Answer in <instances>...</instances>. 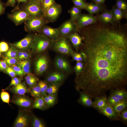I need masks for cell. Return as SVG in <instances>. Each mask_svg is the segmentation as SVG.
<instances>
[{"label": "cell", "instance_id": "6da1fadb", "mask_svg": "<svg viewBox=\"0 0 127 127\" xmlns=\"http://www.w3.org/2000/svg\"><path fill=\"white\" fill-rule=\"evenodd\" d=\"M79 49L83 58L82 72L75 87L92 98L109 90L126 89L127 83V34L125 25L99 22L81 29Z\"/></svg>", "mask_w": 127, "mask_h": 127}, {"label": "cell", "instance_id": "7a4b0ae2", "mask_svg": "<svg viewBox=\"0 0 127 127\" xmlns=\"http://www.w3.org/2000/svg\"><path fill=\"white\" fill-rule=\"evenodd\" d=\"M53 41L42 34L34 36L31 48L34 54H39L51 48Z\"/></svg>", "mask_w": 127, "mask_h": 127}, {"label": "cell", "instance_id": "3957f363", "mask_svg": "<svg viewBox=\"0 0 127 127\" xmlns=\"http://www.w3.org/2000/svg\"><path fill=\"white\" fill-rule=\"evenodd\" d=\"M51 48L56 52L63 55H70L74 51L66 37L60 36L53 41Z\"/></svg>", "mask_w": 127, "mask_h": 127}, {"label": "cell", "instance_id": "277c9868", "mask_svg": "<svg viewBox=\"0 0 127 127\" xmlns=\"http://www.w3.org/2000/svg\"><path fill=\"white\" fill-rule=\"evenodd\" d=\"M48 22L44 16H30L25 21V28L29 32H39Z\"/></svg>", "mask_w": 127, "mask_h": 127}, {"label": "cell", "instance_id": "5b68a950", "mask_svg": "<svg viewBox=\"0 0 127 127\" xmlns=\"http://www.w3.org/2000/svg\"><path fill=\"white\" fill-rule=\"evenodd\" d=\"M50 60L48 56L43 53L38 54L34 63L35 71L38 75L43 74L47 70L49 65Z\"/></svg>", "mask_w": 127, "mask_h": 127}, {"label": "cell", "instance_id": "8992f818", "mask_svg": "<svg viewBox=\"0 0 127 127\" xmlns=\"http://www.w3.org/2000/svg\"><path fill=\"white\" fill-rule=\"evenodd\" d=\"M29 109L20 110L14 122V127H28L30 124L31 118L32 114Z\"/></svg>", "mask_w": 127, "mask_h": 127}, {"label": "cell", "instance_id": "52a82bcc", "mask_svg": "<svg viewBox=\"0 0 127 127\" xmlns=\"http://www.w3.org/2000/svg\"><path fill=\"white\" fill-rule=\"evenodd\" d=\"M58 28L60 36L66 37L75 32H78L79 30L75 21L70 19L63 23Z\"/></svg>", "mask_w": 127, "mask_h": 127}, {"label": "cell", "instance_id": "ba28073f", "mask_svg": "<svg viewBox=\"0 0 127 127\" xmlns=\"http://www.w3.org/2000/svg\"><path fill=\"white\" fill-rule=\"evenodd\" d=\"M34 100L25 94L14 95L10 102L24 109H29L32 107Z\"/></svg>", "mask_w": 127, "mask_h": 127}, {"label": "cell", "instance_id": "9c48e42d", "mask_svg": "<svg viewBox=\"0 0 127 127\" xmlns=\"http://www.w3.org/2000/svg\"><path fill=\"white\" fill-rule=\"evenodd\" d=\"M67 75L64 72L56 69L49 73L46 76L45 81L48 83H56L61 86L66 79Z\"/></svg>", "mask_w": 127, "mask_h": 127}, {"label": "cell", "instance_id": "30bf717a", "mask_svg": "<svg viewBox=\"0 0 127 127\" xmlns=\"http://www.w3.org/2000/svg\"><path fill=\"white\" fill-rule=\"evenodd\" d=\"M54 64L56 69L62 71L67 75L71 74L72 72L70 63L67 59L63 56H56L54 59Z\"/></svg>", "mask_w": 127, "mask_h": 127}, {"label": "cell", "instance_id": "8fae6325", "mask_svg": "<svg viewBox=\"0 0 127 127\" xmlns=\"http://www.w3.org/2000/svg\"><path fill=\"white\" fill-rule=\"evenodd\" d=\"M61 11V5L55 3L43 12V16L48 22H52L57 19Z\"/></svg>", "mask_w": 127, "mask_h": 127}, {"label": "cell", "instance_id": "7c38bea8", "mask_svg": "<svg viewBox=\"0 0 127 127\" xmlns=\"http://www.w3.org/2000/svg\"><path fill=\"white\" fill-rule=\"evenodd\" d=\"M79 30L98 22L97 20L93 15L81 13L75 21Z\"/></svg>", "mask_w": 127, "mask_h": 127}, {"label": "cell", "instance_id": "4fadbf2b", "mask_svg": "<svg viewBox=\"0 0 127 127\" xmlns=\"http://www.w3.org/2000/svg\"><path fill=\"white\" fill-rule=\"evenodd\" d=\"M30 16H43V11L40 2L29 1L25 7V10Z\"/></svg>", "mask_w": 127, "mask_h": 127}, {"label": "cell", "instance_id": "5bb4252c", "mask_svg": "<svg viewBox=\"0 0 127 127\" xmlns=\"http://www.w3.org/2000/svg\"><path fill=\"white\" fill-rule=\"evenodd\" d=\"M98 22L105 25L117 24L112 14L111 10L105 9L100 14L95 16Z\"/></svg>", "mask_w": 127, "mask_h": 127}, {"label": "cell", "instance_id": "9a60e30c", "mask_svg": "<svg viewBox=\"0 0 127 127\" xmlns=\"http://www.w3.org/2000/svg\"><path fill=\"white\" fill-rule=\"evenodd\" d=\"M8 16L16 25H18L25 22L30 16L25 10H20L14 12Z\"/></svg>", "mask_w": 127, "mask_h": 127}, {"label": "cell", "instance_id": "2e32d148", "mask_svg": "<svg viewBox=\"0 0 127 127\" xmlns=\"http://www.w3.org/2000/svg\"><path fill=\"white\" fill-rule=\"evenodd\" d=\"M34 36L31 35H28L21 40L13 43L11 45L18 50H23L31 48Z\"/></svg>", "mask_w": 127, "mask_h": 127}, {"label": "cell", "instance_id": "e0dca14e", "mask_svg": "<svg viewBox=\"0 0 127 127\" xmlns=\"http://www.w3.org/2000/svg\"><path fill=\"white\" fill-rule=\"evenodd\" d=\"M39 32L52 41L57 40L60 37L58 28H54L45 25Z\"/></svg>", "mask_w": 127, "mask_h": 127}, {"label": "cell", "instance_id": "ac0fdd59", "mask_svg": "<svg viewBox=\"0 0 127 127\" xmlns=\"http://www.w3.org/2000/svg\"><path fill=\"white\" fill-rule=\"evenodd\" d=\"M2 90H8L14 95H23L29 93V89L24 82H21L16 86L2 89Z\"/></svg>", "mask_w": 127, "mask_h": 127}, {"label": "cell", "instance_id": "d6986e66", "mask_svg": "<svg viewBox=\"0 0 127 127\" xmlns=\"http://www.w3.org/2000/svg\"><path fill=\"white\" fill-rule=\"evenodd\" d=\"M98 111L111 120H121L119 117L114 110L112 106L108 103L105 107Z\"/></svg>", "mask_w": 127, "mask_h": 127}, {"label": "cell", "instance_id": "ffe728a7", "mask_svg": "<svg viewBox=\"0 0 127 127\" xmlns=\"http://www.w3.org/2000/svg\"><path fill=\"white\" fill-rule=\"evenodd\" d=\"M75 49L78 51L83 44V38L78 32H73L66 37Z\"/></svg>", "mask_w": 127, "mask_h": 127}, {"label": "cell", "instance_id": "44dd1931", "mask_svg": "<svg viewBox=\"0 0 127 127\" xmlns=\"http://www.w3.org/2000/svg\"><path fill=\"white\" fill-rule=\"evenodd\" d=\"M106 7L105 5L92 2L86 3L85 9L89 12V14L93 15L102 12L106 8Z\"/></svg>", "mask_w": 127, "mask_h": 127}, {"label": "cell", "instance_id": "7402d4cb", "mask_svg": "<svg viewBox=\"0 0 127 127\" xmlns=\"http://www.w3.org/2000/svg\"><path fill=\"white\" fill-rule=\"evenodd\" d=\"M111 10L116 24L120 25L121 20L123 18L127 19V12L118 8L115 6H113Z\"/></svg>", "mask_w": 127, "mask_h": 127}, {"label": "cell", "instance_id": "603a6c76", "mask_svg": "<svg viewBox=\"0 0 127 127\" xmlns=\"http://www.w3.org/2000/svg\"><path fill=\"white\" fill-rule=\"evenodd\" d=\"M80 95L77 102L82 105L87 107H92L93 102L92 98L88 95L81 91H78Z\"/></svg>", "mask_w": 127, "mask_h": 127}, {"label": "cell", "instance_id": "cb8c5ba5", "mask_svg": "<svg viewBox=\"0 0 127 127\" xmlns=\"http://www.w3.org/2000/svg\"><path fill=\"white\" fill-rule=\"evenodd\" d=\"M95 99L94 101L93 102L92 107L98 111L105 107L108 103L107 98L105 94Z\"/></svg>", "mask_w": 127, "mask_h": 127}, {"label": "cell", "instance_id": "d4e9b609", "mask_svg": "<svg viewBox=\"0 0 127 127\" xmlns=\"http://www.w3.org/2000/svg\"><path fill=\"white\" fill-rule=\"evenodd\" d=\"M32 107L42 110H45L49 108L43 96L35 99Z\"/></svg>", "mask_w": 127, "mask_h": 127}, {"label": "cell", "instance_id": "484cf974", "mask_svg": "<svg viewBox=\"0 0 127 127\" xmlns=\"http://www.w3.org/2000/svg\"><path fill=\"white\" fill-rule=\"evenodd\" d=\"M23 70L25 74H31V61L29 59L19 60L17 64Z\"/></svg>", "mask_w": 127, "mask_h": 127}, {"label": "cell", "instance_id": "4316f807", "mask_svg": "<svg viewBox=\"0 0 127 127\" xmlns=\"http://www.w3.org/2000/svg\"><path fill=\"white\" fill-rule=\"evenodd\" d=\"M111 94L121 100L127 99V91L126 89L119 88L111 91Z\"/></svg>", "mask_w": 127, "mask_h": 127}, {"label": "cell", "instance_id": "83f0119b", "mask_svg": "<svg viewBox=\"0 0 127 127\" xmlns=\"http://www.w3.org/2000/svg\"><path fill=\"white\" fill-rule=\"evenodd\" d=\"M25 79L29 89L35 86L39 80V79L32 74L27 75Z\"/></svg>", "mask_w": 127, "mask_h": 127}, {"label": "cell", "instance_id": "f1b7e54d", "mask_svg": "<svg viewBox=\"0 0 127 127\" xmlns=\"http://www.w3.org/2000/svg\"><path fill=\"white\" fill-rule=\"evenodd\" d=\"M30 125L32 127H45L46 126L45 124L41 119L33 114L31 118Z\"/></svg>", "mask_w": 127, "mask_h": 127}, {"label": "cell", "instance_id": "f546056e", "mask_svg": "<svg viewBox=\"0 0 127 127\" xmlns=\"http://www.w3.org/2000/svg\"><path fill=\"white\" fill-rule=\"evenodd\" d=\"M61 86L60 84L52 83H48V86L46 90L48 95L57 94L59 89Z\"/></svg>", "mask_w": 127, "mask_h": 127}, {"label": "cell", "instance_id": "4dcf8cb0", "mask_svg": "<svg viewBox=\"0 0 127 127\" xmlns=\"http://www.w3.org/2000/svg\"><path fill=\"white\" fill-rule=\"evenodd\" d=\"M68 12L70 15V19L75 21L82 13L81 9L74 6L68 10Z\"/></svg>", "mask_w": 127, "mask_h": 127}, {"label": "cell", "instance_id": "1f68e13d", "mask_svg": "<svg viewBox=\"0 0 127 127\" xmlns=\"http://www.w3.org/2000/svg\"><path fill=\"white\" fill-rule=\"evenodd\" d=\"M112 106L115 112L119 116L120 112L127 108V99L122 100Z\"/></svg>", "mask_w": 127, "mask_h": 127}, {"label": "cell", "instance_id": "d6a6232c", "mask_svg": "<svg viewBox=\"0 0 127 127\" xmlns=\"http://www.w3.org/2000/svg\"><path fill=\"white\" fill-rule=\"evenodd\" d=\"M29 93L35 99L42 96L38 83L29 89Z\"/></svg>", "mask_w": 127, "mask_h": 127}, {"label": "cell", "instance_id": "836d02e7", "mask_svg": "<svg viewBox=\"0 0 127 127\" xmlns=\"http://www.w3.org/2000/svg\"><path fill=\"white\" fill-rule=\"evenodd\" d=\"M19 51L12 46L9 48L8 50L5 53L4 57L13 58H18Z\"/></svg>", "mask_w": 127, "mask_h": 127}, {"label": "cell", "instance_id": "e575fe53", "mask_svg": "<svg viewBox=\"0 0 127 127\" xmlns=\"http://www.w3.org/2000/svg\"><path fill=\"white\" fill-rule=\"evenodd\" d=\"M115 6L118 8L127 12V3L125 0H115Z\"/></svg>", "mask_w": 127, "mask_h": 127}, {"label": "cell", "instance_id": "d590c367", "mask_svg": "<svg viewBox=\"0 0 127 127\" xmlns=\"http://www.w3.org/2000/svg\"><path fill=\"white\" fill-rule=\"evenodd\" d=\"M83 61L77 62L74 67L73 70L75 74V77L78 76L82 72L83 67Z\"/></svg>", "mask_w": 127, "mask_h": 127}, {"label": "cell", "instance_id": "8d00e7d4", "mask_svg": "<svg viewBox=\"0 0 127 127\" xmlns=\"http://www.w3.org/2000/svg\"><path fill=\"white\" fill-rule=\"evenodd\" d=\"M43 12L55 3V0H42L40 2Z\"/></svg>", "mask_w": 127, "mask_h": 127}, {"label": "cell", "instance_id": "74e56055", "mask_svg": "<svg viewBox=\"0 0 127 127\" xmlns=\"http://www.w3.org/2000/svg\"><path fill=\"white\" fill-rule=\"evenodd\" d=\"M2 90L0 93V98L4 103H7L9 105L10 95L7 92L4 90Z\"/></svg>", "mask_w": 127, "mask_h": 127}, {"label": "cell", "instance_id": "f35d334b", "mask_svg": "<svg viewBox=\"0 0 127 127\" xmlns=\"http://www.w3.org/2000/svg\"><path fill=\"white\" fill-rule=\"evenodd\" d=\"M122 100H123L119 99L111 93H110L109 96L107 98V102L108 103L112 106Z\"/></svg>", "mask_w": 127, "mask_h": 127}, {"label": "cell", "instance_id": "ab89813d", "mask_svg": "<svg viewBox=\"0 0 127 127\" xmlns=\"http://www.w3.org/2000/svg\"><path fill=\"white\" fill-rule=\"evenodd\" d=\"M4 60L8 66L11 67L16 64L19 60L18 58H9L4 57Z\"/></svg>", "mask_w": 127, "mask_h": 127}, {"label": "cell", "instance_id": "60d3db41", "mask_svg": "<svg viewBox=\"0 0 127 127\" xmlns=\"http://www.w3.org/2000/svg\"><path fill=\"white\" fill-rule=\"evenodd\" d=\"M38 83L39 85L42 96L47 94L46 90L48 86V83L45 81H40Z\"/></svg>", "mask_w": 127, "mask_h": 127}, {"label": "cell", "instance_id": "b9f144b4", "mask_svg": "<svg viewBox=\"0 0 127 127\" xmlns=\"http://www.w3.org/2000/svg\"><path fill=\"white\" fill-rule=\"evenodd\" d=\"M74 6L82 9H85L86 3L83 0H72Z\"/></svg>", "mask_w": 127, "mask_h": 127}, {"label": "cell", "instance_id": "7bdbcfd3", "mask_svg": "<svg viewBox=\"0 0 127 127\" xmlns=\"http://www.w3.org/2000/svg\"><path fill=\"white\" fill-rule=\"evenodd\" d=\"M11 67L14 70L17 75L22 77L25 75L23 70L17 64L14 65Z\"/></svg>", "mask_w": 127, "mask_h": 127}, {"label": "cell", "instance_id": "ee69618b", "mask_svg": "<svg viewBox=\"0 0 127 127\" xmlns=\"http://www.w3.org/2000/svg\"><path fill=\"white\" fill-rule=\"evenodd\" d=\"M23 79V78L22 77H16L12 78L9 86L6 88H7L11 86H15L17 85L21 82Z\"/></svg>", "mask_w": 127, "mask_h": 127}, {"label": "cell", "instance_id": "f6af8a7d", "mask_svg": "<svg viewBox=\"0 0 127 127\" xmlns=\"http://www.w3.org/2000/svg\"><path fill=\"white\" fill-rule=\"evenodd\" d=\"M71 56H72L73 60L77 62L83 61V58L80 53L76 52L74 51L72 53Z\"/></svg>", "mask_w": 127, "mask_h": 127}, {"label": "cell", "instance_id": "bcb514c9", "mask_svg": "<svg viewBox=\"0 0 127 127\" xmlns=\"http://www.w3.org/2000/svg\"><path fill=\"white\" fill-rule=\"evenodd\" d=\"M119 116L120 118L126 124L127 122V108L121 111L120 113Z\"/></svg>", "mask_w": 127, "mask_h": 127}, {"label": "cell", "instance_id": "7dc6e473", "mask_svg": "<svg viewBox=\"0 0 127 127\" xmlns=\"http://www.w3.org/2000/svg\"><path fill=\"white\" fill-rule=\"evenodd\" d=\"M5 72L6 73L12 78L16 77L17 75L13 69L11 67L8 66L6 69Z\"/></svg>", "mask_w": 127, "mask_h": 127}, {"label": "cell", "instance_id": "c3c4849f", "mask_svg": "<svg viewBox=\"0 0 127 127\" xmlns=\"http://www.w3.org/2000/svg\"><path fill=\"white\" fill-rule=\"evenodd\" d=\"M9 47L8 44L4 41L0 42V52H5L9 49Z\"/></svg>", "mask_w": 127, "mask_h": 127}, {"label": "cell", "instance_id": "681fc988", "mask_svg": "<svg viewBox=\"0 0 127 127\" xmlns=\"http://www.w3.org/2000/svg\"><path fill=\"white\" fill-rule=\"evenodd\" d=\"M8 65L6 62L4 60H0V70L5 72Z\"/></svg>", "mask_w": 127, "mask_h": 127}, {"label": "cell", "instance_id": "f907efd6", "mask_svg": "<svg viewBox=\"0 0 127 127\" xmlns=\"http://www.w3.org/2000/svg\"><path fill=\"white\" fill-rule=\"evenodd\" d=\"M43 96L48 108L52 107L55 104L48 98L47 94Z\"/></svg>", "mask_w": 127, "mask_h": 127}, {"label": "cell", "instance_id": "816d5d0a", "mask_svg": "<svg viewBox=\"0 0 127 127\" xmlns=\"http://www.w3.org/2000/svg\"><path fill=\"white\" fill-rule=\"evenodd\" d=\"M48 98L55 104L57 100V94L55 95H48Z\"/></svg>", "mask_w": 127, "mask_h": 127}, {"label": "cell", "instance_id": "f5cc1de1", "mask_svg": "<svg viewBox=\"0 0 127 127\" xmlns=\"http://www.w3.org/2000/svg\"><path fill=\"white\" fill-rule=\"evenodd\" d=\"M31 56L30 54L26 52L22 51V55L20 60L29 59Z\"/></svg>", "mask_w": 127, "mask_h": 127}, {"label": "cell", "instance_id": "db71d44e", "mask_svg": "<svg viewBox=\"0 0 127 127\" xmlns=\"http://www.w3.org/2000/svg\"><path fill=\"white\" fill-rule=\"evenodd\" d=\"M16 0H8L5 5L13 7L15 4Z\"/></svg>", "mask_w": 127, "mask_h": 127}, {"label": "cell", "instance_id": "11a10c76", "mask_svg": "<svg viewBox=\"0 0 127 127\" xmlns=\"http://www.w3.org/2000/svg\"><path fill=\"white\" fill-rule=\"evenodd\" d=\"M5 10V7L4 4L0 1V15L3 13Z\"/></svg>", "mask_w": 127, "mask_h": 127}, {"label": "cell", "instance_id": "9f6ffc18", "mask_svg": "<svg viewBox=\"0 0 127 127\" xmlns=\"http://www.w3.org/2000/svg\"><path fill=\"white\" fill-rule=\"evenodd\" d=\"M106 0H91L92 2L99 4L104 5V3Z\"/></svg>", "mask_w": 127, "mask_h": 127}, {"label": "cell", "instance_id": "6f0895ef", "mask_svg": "<svg viewBox=\"0 0 127 127\" xmlns=\"http://www.w3.org/2000/svg\"><path fill=\"white\" fill-rule=\"evenodd\" d=\"M18 3H20L21 2H27L28 0H16Z\"/></svg>", "mask_w": 127, "mask_h": 127}, {"label": "cell", "instance_id": "680465c9", "mask_svg": "<svg viewBox=\"0 0 127 127\" xmlns=\"http://www.w3.org/2000/svg\"><path fill=\"white\" fill-rule=\"evenodd\" d=\"M42 0H29V1H39L41 2Z\"/></svg>", "mask_w": 127, "mask_h": 127}, {"label": "cell", "instance_id": "91938a15", "mask_svg": "<svg viewBox=\"0 0 127 127\" xmlns=\"http://www.w3.org/2000/svg\"><path fill=\"white\" fill-rule=\"evenodd\" d=\"M1 52H0V58H1Z\"/></svg>", "mask_w": 127, "mask_h": 127}, {"label": "cell", "instance_id": "94428289", "mask_svg": "<svg viewBox=\"0 0 127 127\" xmlns=\"http://www.w3.org/2000/svg\"></svg>", "mask_w": 127, "mask_h": 127}]
</instances>
